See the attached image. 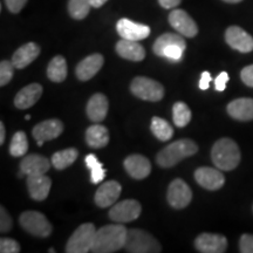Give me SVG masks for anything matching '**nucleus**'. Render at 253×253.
Wrapping results in <instances>:
<instances>
[{"label":"nucleus","instance_id":"33","mask_svg":"<svg viewBox=\"0 0 253 253\" xmlns=\"http://www.w3.org/2000/svg\"><path fill=\"white\" fill-rule=\"evenodd\" d=\"M90 0H69L68 12L75 20H82L89 14Z\"/></svg>","mask_w":253,"mask_h":253},{"label":"nucleus","instance_id":"47","mask_svg":"<svg viewBox=\"0 0 253 253\" xmlns=\"http://www.w3.org/2000/svg\"><path fill=\"white\" fill-rule=\"evenodd\" d=\"M25 119H26V121H30V119H31V115H28V114H27V115L25 116Z\"/></svg>","mask_w":253,"mask_h":253},{"label":"nucleus","instance_id":"6","mask_svg":"<svg viewBox=\"0 0 253 253\" xmlns=\"http://www.w3.org/2000/svg\"><path fill=\"white\" fill-rule=\"evenodd\" d=\"M131 93L138 99L157 102L164 96V87L160 82L145 77H137L131 81Z\"/></svg>","mask_w":253,"mask_h":253},{"label":"nucleus","instance_id":"36","mask_svg":"<svg viewBox=\"0 0 253 253\" xmlns=\"http://www.w3.org/2000/svg\"><path fill=\"white\" fill-rule=\"evenodd\" d=\"M0 252L1 253H18L20 252V245L11 238H1L0 240Z\"/></svg>","mask_w":253,"mask_h":253},{"label":"nucleus","instance_id":"30","mask_svg":"<svg viewBox=\"0 0 253 253\" xmlns=\"http://www.w3.org/2000/svg\"><path fill=\"white\" fill-rule=\"evenodd\" d=\"M150 128L153 134L156 136L160 141H169L173 136L172 126H170L166 120L157 118V116H154L153 120H151Z\"/></svg>","mask_w":253,"mask_h":253},{"label":"nucleus","instance_id":"17","mask_svg":"<svg viewBox=\"0 0 253 253\" xmlns=\"http://www.w3.org/2000/svg\"><path fill=\"white\" fill-rule=\"evenodd\" d=\"M122 186L116 181H108L99 186L95 192V203L99 208H108L115 204L120 195H121Z\"/></svg>","mask_w":253,"mask_h":253},{"label":"nucleus","instance_id":"42","mask_svg":"<svg viewBox=\"0 0 253 253\" xmlns=\"http://www.w3.org/2000/svg\"><path fill=\"white\" fill-rule=\"evenodd\" d=\"M212 80L211 74L209 72H203L201 75V80H199V88L202 90H207L209 86H210V82Z\"/></svg>","mask_w":253,"mask_h":253},{"label":"nucleus","instance_id":"48","mask_svg":"<svg viewBox=\"0 0 253 253\" xmlns=\"http://www.w3.org/2000/svg\"><path fill=\"white\" fill-rule=\"evenodd\" d=\"M49 253H54L55 252V250L54 249H49V251H48Z\"/></svg>","mask_w":253,"mask_h":253},{"label":"nucleus","instance_id":"21","mask_svg":"<svg viewBox=\"0 0 253 253\" xmlns=\"http://www.w3.org/2000/svg\"><path fill=\"white\" fill-rule=\"evenodd\" d=\"M42 86L39 84H31L24 87L14 97V106L18 109H27L33 107L42 95Z\"/></svg>","mask_w":253,"mask_h":253},{"label":"nucleus","instance_id":"3","mask_svg":"<svg viewBox=\"0 0 253 253\" xmlns=\"http://www.w3.org/2000/svg\"><path fill=\"white\" fill-rule=\"evenodd\" d=\"M198 151V145L196 142L189 138L175 141L167 145L157 154L156 162L161 168H172L186 157L192 156Z\"/></svg>","mask_w":253,"mask_h":253},{"label":"nucleus","instance_id":"7","mask_svg":"<svg viewBox=\"0 0 253 253\" xmlns=\"http://www.w3.org/2000/svg\"><path fill=\"white\" fill-rule=\"evenodd\" d=\"M20 225L26 232L31 235L46 238L52 235L53 227L45 214L38 211H25L20 216Z\"/></svg>","mask_w":253,"mask_h":253},{"label":"nucleus","instance_id":"19","mask_svg":"<svg viewBox=\"0 0 253 253\" xmlns=\"http://www.w3.org/2000/svg\"><path fill=\"white\" fill-rule=\"evenodd\" d=\"M125 169L135 179H144L150 175L151 163L147 157L134 154L125 160Z\"/></svg>","mask_w":253,"mask_h":253},{"label":"nucleus","instance_id":"38","mask_svg":"<svg viewBox=\"0 0 253 253\" xmlns=\"http://www.w3.org/2000/svg\"><path fill=\"white\" fill-rule=\"evenodd\" d=\"M239 251L242 253H253V235L245 233L240 237Z\"/></svg>","mask_w":253,"mask_h":253},{"label":"nucleus","instance_id":"45","mask_svg":"<svg viewBox=\"0 0 253 253\" xmlns=\"http://www.w3.org/2000/svg\"><path fill=\"white\" fill-rule=\"evenodd\" d=\"M5 135H6L5 126H4V123L0 122V144H4Z\"/></svg>","mask_w":253,"mask_h":253},{"label":"nucleus","instance_id":"28","mask_svg":"<svg viewBox=\"0 0 253 253\" xmlns=\"http://www.w3.org/2000/svg\"><path fill=\"white\" fill-rule=\"evenodd\" d=\"M67 62L61 55H56L50 60L47 67V77L53 82H62L67 78Z\"/></svg>","mask_w":253,"mask_h":253},{"label":"nucleus","instance_id":"37","mask_svg":"<svg viewBox=\"0 0 253 253\" xmlns=\"http://www.w3.org/2000/svg\"><path fill=\"white\" fill-rule=\"evenodd\" d=\"M12 218L4 207L0 208V231L8 232L12 229Z\"/></svg>","mask_w":253,"mask_h":253},{"label":"nucleus","instance_id":"15","mask_svg":"<svg viewBox=\"0 0 253 253\" xmlns=\"http://www.w3.org/2000/svg\"><path fill=\"white\" fill-rule=\"evenodd\" d=\"M225 40L231 48L240 53H249L253 50V38L239 26H231L225 32Z\"/></svg>","mask_w":253,"mask_h":253},{"label":"nucleus","instance_id":"32","mask_svg":"<svg viewBox=\"0 0 253 253\" xmlns=\"http://www.w3.org/2000/svg\"><path fill=\"white\" fill-rule=\"evenodd\" d=\"M28 150L27 136L24 131H17L9 144V154L13 157H23Z\"/></svg>","mask_w":253,"mask_h":253},{"label":"nucleus","instance_id":"5","mask_svg":"<svg viewBox=\"0 0 253 253\" xmlns=\"http://www.w3.org/2000/svg\"><path fill=\"white\" fill-rule=\"evenodd\" d=\"M125 250L130 253H160L162 246L154 236L141 229H129Z\"/></svg>","mask_w":253,"mask_h":253},{"label":"nucleus","instance_id":"26","mask_svg":"<svg viewBox=\"0 0 253 253\" xmlns=\"http://www.w3.org/2000/svg\"><path fill=\"white\" fill-rule=\"evenodd\" d=\"M116 52L121 58L140 62L145 58V50L138 41L122 39L116 43Z\"/></svg>","mask_w":253,"mask_h":253},{"label":"nucleus","instance_id":"40","mask_svg":"<svg viewBox=\"0 0 253 253\" xmlns=\"http://www.w3.org/2000/svg\"><path fill=\"white\" fill-rule=\"evenodd\" d=\"M240 78L246 86L253 88V65L246 66L243 68L242 73H240Z\"/></svg>","mask_w":253,"mask_h":253},{"label":"nucleus","instance_id":"44","mask_svg":"<svg viewBox=\"0 0 253 253\" xmlns=\"http://www.w3.org/2000/svg\"><path fill=\"white\" fill-rule=\"evenodd\" d=\"M108 1V0H90V5L91 7H95V8H99L101 6H103L106 2Z\"/></svg>","mask_w":253,"mask_h":253},{"label":"nucleus","instance_id":"41","mask_svg":"<svg viewBox=\"0 0 253 253\" xmlns=\"http://www.w3.org/2000/svg\"><path fill=\"white\" fill-rule=\"evenodd\" d=\"M229 80H230L229 74H227L226 72H221L220 74L216 78V80H214V86H216V90H218V91L225 90L226 84L229 82Z\"/></svg>","mask_w":253,"mask_h":253},{"label":"nucleus","instance_id":"16","mask_svg":"<svg viewBox=\"0 0 253 253\" xmlns=\"http://www.w3.org/2000/svg\"><path fill=\"white\" fill-rule=\"evenodd\" d=\"M195 179L199 185L211 191L223 188L225 183V177L219 170L208 167L198 168L195 171Z\"/></svg>","mask_w":253,"mask_h":253},{"label":"nucleus","instance_id":"1","mask_svg":"<svg viewBox=\"0 0 253 253\" xmlns=\"http://www.w3.org/2000/svg\"><path fill=\"white\" fill-rule=\"evenodd\" d=\"M128 229L121 223L110 224L96 230L94 236L91 252L94 253H113L125 249Z\"/></svg>","mask_w":253,"mask_h":253},{"label":"nucleus","instance_id":"11","mask_svg":"<svg viewBox=\"0 0 253 253\" xmlns=\"http://www.w3.org/2000/svg\"><path fill=\"white\" fill-rule=\"evenodd\" d=\"M169 24L183 37L194 38L198 33L197 24L183 9H173L172 12H170Z\"/></svg>","mask_w":253,"mask_h":253},{"label":"nucleus","instance_id":"23","mask_svg":"<svg viewBox=\"0 0 253 253\" xmlns=\"http://www.w3.org/2000/svg\"><path fill=\"white\" fill-rule=\"evenodd\" d=\"M108 108L109 102L106 95L101 93L94 94L87 103V115L91 122L99 123L106 119Z\"/></svg>","mask_w":253,"mask_h":253},{"label":"nucleus","instance_id":"18","mask_svg":"<svg viewBox=\"0 0 253 253\" xmlns=\"http://www.w3.org/2000/svg\"><path fill=\"white\" fill-rule=\"evenodd\" d=\"M27 189L32 199L38 202H42L48 197L50 188H52V179L48 176L43 175H31L27 176Z\"/></svg>","mask_w":253,"mask_h":253},{"label":"nucleus","instance_id":"29","mask_svg":"<svg viewBox=\"0 0 253 253\" xmlns=\"http://www.w3.org/2000/svg\"><path fill=\"white\" fill-rule=\"evenodd\" d=\"M79 151L75 148H68V149L56 151L52 156V166L56 170H65L77 161Z\"/></svg>","mask_w":253,"mask_h":253},{"label":"nucleus","instance_id":"2","mask_svg":"<svg viewBox=\"0 0 253 253\" xmlns=\"http://www.w3.org/2000/svg\"><path fill=\"white\" fill-rule=\"evenodd\" d=\"M211 158L218 169L223 171H231L238 167L242 155H240L238 144L235 141L224 137L213 144L212 150H211Z\"/></svg>","mask_w":253,"mask_h":253},{"label":"nucleus","instance_id":"4","mask_svg":"<svg viewBox=\"0 0 253 253\" xmlns=\"http://www.w3.org/2000/svg\"><path fill=\"white\" fill-rule=\"evenodd\" d=\"M186 48L185 40L182 36L175 33H164L155 41L153 49L155 54L166 58L172 62H178L183 59Z\"/></svg>","mask_w":253,"mask_h":253},{"label":"nucleus","instance_id":"25","mask_svg":"<svg viewBox=\"0 0 253 253\" xmlns=\"http://www.w3.org/2000/svg\"><path fill=\"white\" fill-rule=\"evenodd\" d=\"M227 113L231 118L238 121H251L253 120V99L240 97L227 104Z\"/></svg>","mask_w":253,"mask_h":253},{"label":"nucleus","instance_id":"22","mask_svg":"<svg viewBox=\"0 0 253 253\" xmlns=\"http://www.w3.org/2000/svg\"><path fill=\"white\" fill-rule=\"evenodd\" d=\"M50 162L48 158L38 154L27 155L20 163V170L25 175H43L49 170Z\"/></svg>","mask_w":253,"mask_h":253},{"label":"nucleus","instance_id":"39","mask_svg":"<svg viewBox=\"0 0 253 253\" xmlns=\"http://www.w3.org/2000/svg\"><path fill=\"white\" fill-rule=\"evenodd\" d=\"M5 4L11 13L17 14L25 7V5L27 4V0H5Z\"/></svg>","mask_w":253,"mask_h":253},{"label":"nucleus","instance_id":"13","mask_svg":"<svg viewBox=\"0 0 253 253\" xmlns=\"http://www.w3.org/2000/svg\"><path fill=\"white\" fill-rule=\"evenodd\" d=\"M116 31L122 39L140 41L150 36V27L147 25L135 23L129 19H120L116 24Z\"/></svg>","mask_w":253,"mask_h":253},{"label":"nucleus","instance_id":"34","mask_svg":"<svg viewBox=\"0 0 253 253\" xmlns=\"http://www.w3.org/2000/svg\"><path fill=\"white\" fill-rule=\"evenodd\" d=\"M84 161H86L88 169L91 170L90 179L93 182V184H99V183L103 181L104 177H106V170L103 169L102 163H100L99 160L93 154L87 155Z\"/></svg>","mask_w":253,"mask_h":253},{"label":"nucleus","instance_id":"9","mask_svg":"<svg viewBox=\"0 0 253 253\" xmlns=\"http://www.w3.org/2000/svg\"><path fill=\"white\" fill-rule=\"evenodd\" d=\"M142 212V207L135 199H125L113 205L109 211V218L115 223H130L136 220Z\"/></svg>","mask_w":253,"mask_h":253},{"label":"nucleus","instance_id":"24","mask_svg":"<svg viewBox=\"0 0 253 253\" xmlns=\"http://www.w3.org/2000/svg\"><path fill=\"white\" fill-rule=\"evenodd\" d=\"M41 52L40 46L36 42H27L18 48L12 56V62L17 69H23L31 65L39 56Z\"/></svg>","mask_w":253,"mask_h":253},{"label":"nucleus","instance_id":"31","mask_svg":"<svg viewBox=\"0 0 253 253\" xmlns=\"http://www.w3.org/2000/svg\"><path fill=\"white\" fill-rule=\"evenodd\" d=\"M192 114L191 110L188 107V104L184 102H176L172 107V120L176 126L183 128V126H188L189 122L191 121Z\"/></svg>","mask_w":253,"mask_h":253},{"label":"nucleus","instance_id":"20","mask_svg":"<svg viewBox=\"0 0 253 253\" xmlns=\"http://www.w3.org/2000/svg\"><path fill=\"white\" fill-rule=\"evenodd\" d=\"M103 62V56L99 53H95V54L84 58L77 66V71H75L79 80L88 81L91 78H94L99 73L100 69L102 68Z\"/></svg>","mask_w":253,"mask_h":253},{"label":"nucleus","instance_id":"12","mask_svg":"<svg viewBox=\"0 0 253 253\" xmlns=\"http://www.w3.org/2000/svg\"><path fill=\"white\" fill-rule=\"evenodd\" d=\"M63 123L58 119L46 120L34 126L32 130V135L36 138L37 143L41 147L45 142L52 141L62 134Z\"/></svg>","mask_w":253,"mask_h":253},{"label":"nucleus","instance_id":"35","mask_svg":"<svg viewBox=\"0 0 253 253\" xmlns=\"http://www.w3.org/2000/svg\"><path fill=\"white\" fill-rule=\"evenodd\" d=\"M14 65L12 61L2 60L0 62V86L4 87L12 80L14 74Z\"/></svg>","mask_w":253,"mask_h":253},{"label":"nucleus","instance_id":"10","mask_svg":"<svg viewBox=\"0 0 253 253\" xmlns=\"http://www.w3.org/2000/svg\"><path fill=\"white\" fill-rule=\"evenodd\" d=\"M167 198L173 209L181 210L188 207L192 199V191L190 186L181 178H176L168 188Z\"/></svg>","mask_w":253,"mask_h":253},{"label":"nucleus","instance_id":"8","mask_svg":"<svg viewBox=\"0 0 253 253\" xmlns=\"http://www.w3.org/2000/svg\"><path fill=\"white\" fill-rule=\"evenodd\" d=\"M96 227L94 224H82L74 231L66 245L67 253H87L91 250Z\"/></svg>","mask_w":253,"mask_h":253},{"label":"nucleus","instance_id":"43","mask_svg":"<svg viewBox=\"0 0 253 253\" xmlns=\"http://www.w3.org/2000/svg\"><path fill=\"white\" fill-rule=\"evenodd\" d=\"M182 0H158V2H160V5L162 6L163 8H167V9H170V8H175L181 4Z\"/></svg>","mask_w":253,"mask_h":253},{"label":"nucleus","instance_id":"14","mask_svg":"<svg viewBox=\"0 0 253 253\" xmlns=\"http://www.w3.org/2000/svg\"><path fill=\"white\" fill-rule=\"evenodd\" d=\"M195 248L202 253H224L227 249V239L223 235L202 233L195 239Z\"/></svg>","mask_w":253,"mask_h":253},{"label":"nucleus","instance_id":"46","mask_svg":"<svg viewBox=\"0 0 253 253\" xmlns=\"http://www.w3.org/2000/svg\"><path fill=\"white\" fill-rule=\"evenodd\" d=\"M223 1H225V2H230V4H237V2L243 1V0H223Z\"/></svg>","mask_w":253,"mask_h":253},{"label":"nucleus","instance_id":"27","mask_svg":"<svg viewBox=\"0 0 253 253\" xmlns=\"http://www.w3.org/2000/svg\"><path fill=\"white\" fill-rule=\"evenodd\" d=\"M86 142L93 149H101L109 143L108 129L102 125L90 126L86 130Z\"/></svg>","mask_w":253,"mask_h":253}]
</instances>
